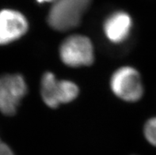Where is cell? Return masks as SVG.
Here are the masks:
<instances>
[{"label":"cell","instance_id":"cell-1","mask_svg":"<svg viewBox=\"0 0 156 155\" xmlns=\"http://www.w3.org/2000/svg\"><path fill=\"white\" fill-rule=\"evenodd\" d=\"M91 0H56L50 9L48 23L57 31H67L79 26Z\"/></svg>","mask_w":156,"mask_h":155},{"label":"cell","instance_id":"cell-2","mask_svg":"<svg viewBox=\"0 0 156 155\" xmlns=\"http://www.w3.org/2000/svg\"><path fill=\"white\" fill-rule=\"evenodd\" d=\"M79 89L69 80H58L53 73L45 72L41 83V93L44 102L49 108H55L59 104L71 102L78 97Z\"/></svg>","mask_w":156,"mask_h":155},{"label":"cell","instance_id":"cell-3","mask_svg":"<svg viewBox=\"0 0 156 155\" xmlns=\"http://www.w3.org/2000/svg\"><path fill=\"white\" fill-rule=\"evenodd\" d=\"M59 57L68 67L90 66L94 60L93 44L86 36H70L62 42L59 47Z\"/></svg>","mask_w":156,"mask_h":155},{"label":"cell","instance_id":"cell-4","mask_svg":"<svg viewBox=\"0 0 156 155\" xmlns=\"http://www.w3.org/2000/svg\"><path fill=\"white\" fill-rule=\"evenodd\" d=\"M110 88L115 96L128 102H136L144 95L140 75L134 67L129 66L120 67L113 72Z\"/></svg>","mask_w":156,"mask_h":155},{"label":"cell","instance_id":"cell-5","mask_svg":"<svg viewBox=\"0 0 156 155\" xmlns=\"http://www.w3.org/2000/svg\"><path fill=\"white\" fill-rule=\"evenodd\" d=\"M27 90L26 80L19 74L0 76V112L14 116Z\"/></svg>","mask_w":156,"mask_h":155},{"label":"cell","instance_id":"cell-6","mask_svg":"<svg viewBox=\"0 0 156 155\" xmlns=\"http://www.w3.org/2000/svg\"><path fill=\"white\" fill-rule=\"evenodd\" d=\"M29 23L22 13L14 10H0V45H6L23 37Z\"/></svg>","mask_w":156,"mask_h":155},{"label":"cell","instance_id":"cell-7","mask_svg":"<svg viewBox=\"0 0 156 155\" xmlns=\"http://www.w3.org/2000/svg\"><path fill=\"white\" fill-rule=\"evenodd\" d=\"M133 20L126 12L115 11L109 14L103 23V33L106 39L113 44H121L130 37Z\"/></svg>","mask_w":156,"mask_h":155},{"label":"cell","instance_id":"cell-8","mask_svg":"<svg viewBox=\"0 0 156 155\" xmlns=\"http://www.w3.org/2000/svg\"><path fill=\"white\" fill-rule=\"evenodd\" d=\"M144 132L147 142L156 147V116L151 118L146 122Z\"/></svg>","mask_w":156,"mask_h":155},{"label":"cell","instance_id":"cell-9","mask_svg":"<svg viewBox=\"0 0 156 155\" xmlns=\"http://www.w3.org/2000/svg\"><path fill=\"white\" fill-rule=\"evenodd\" d=\"M0 155H14L12 150L6 144L0 141Z\"/></svg>","mask_w":156,"mask_h":155},{"label":"cell","instance_id":"cell-10","mask_svg":"<svg viewBox=\"0 0 156 155\" xmlns=\"http://www.w3.org/2000/svg\"><path fill=\"white\" fill-rule=\"evenodd\" d=\"M56 0H37V2L39 3H44V2H55Z\"/></svg>","mask_w":156,"mask_h":155}]
</instances>
